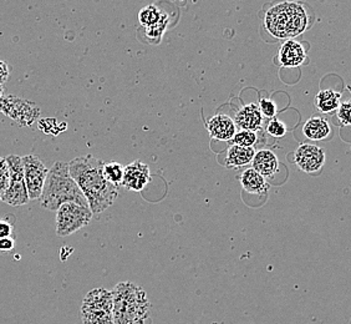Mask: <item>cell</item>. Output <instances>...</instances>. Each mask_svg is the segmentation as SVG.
Listing matches in <instances>:
<instances>
[{
    "label": "cell",
    "mask_w": 351,
    "mask_h": 324,
    "mask_svg": "<svg viewBox=\"0 0 351 324\" xmlns=\"http://www.w3.org/2000/svg\"><path fill=\"white\" fill-rule=\"evenodd\" d=\"M256 155L254 148H242L237 145H230L226 156V167L228 169H238L248 165Z\"/></svg>",
    "instance_id": "obj_19"
},
{
    "label": "cell",
    "mask_w": 351,
    "mask_h": 324,
    "mask_svg": "<svg viewBox=\"0 0 351 324\" xmlns=\"http://www.w3.org/2000/svg\"><path fill=\"white\" fill-rule=\"evenodd\" d=\"M303 135L311 141L326 140L331 135V126L323 117H311L303 126Z\"/></svg>",
    "instance_id": "obj_17"
},
{
    "label": "cell",
    "mask_w": 351,
    "mask_h": 324,
    "mask_svg": "<svg viewBox=\"0 0 351 324\" xmlns=\"http://www.w3.org/2000/svg\"><path fill=\"white\" fill-rule=\"evenodd\" d=\"M306 50L297 40H285L278 51V60L282 68H298L304 64Z\"/></svg>",
    "instance_id": "obj_12"
},
{
    "label": "cell",
    "mask_w": 351,
    "mask_h": 324,
    "mask_svg": "<svg viewBox=\"0 0 351 324\" xmlns=\"http://www.w3.org/2000/svg\"><path fill=\"white\" fill-rule=\"evenodd\" d=\"M257 140V132L241 130L232 137L230 145H237V146H242V148H254Z\"/></svg>",
    "instance_id": "obj_23"
},
{
    "label": "cell",
    "mask_w": 351,
    "mask_h": 324,
    "mask_svg": "<svg viewBox=\"0 0 351 324\" xmlns=\"http://www.w3.org/2000/svg\"><path fill=\"white\" fill-rule=\"evenodd\" d=\"M250 163L252 169L265 180H273L279 172V160L271 150H259Z\"/></svg>",
    "instance_id": "obj_14"
},
{
    "label": "cell",
    "mask_w": 351,
    "mask_h": 324,
    "mask_svg": "<svg viewBox=\"0 0 351 324\" xmlns=\"http://www.w3.org/2000/svg\"><path fill=\"white\" fill-rule=\"evenodd\" d=\"M8 218L0 217V238H7V237H14L13 222L8 221Z\"/></svg>",
    "instance_id": "obj_28"
},
{
    "label": "cell",
    "mask_w": 351,
    "mask_h": 324,
    "mask_svg": "<svg viewBox=\"0 0 351 324\" xmlns=\"http://www.w3.org/2000/svg\"><path fill=\"white\" fill-rule=\"evenodd\" d=\"M239 181L242 187L250 195L263 196L269 189V183H267V180L252 167L244 170L242 175L239 176Z\"/></svg>",
    "instance_id": "obj_16"
},
{
    "label": "cell",
    "mask_w": 351,
    "mask_h": 324,
    "mask_svg": "<svg viewBox=\"0 0 351 324\" xmlns=\"http://www.w3.org/2000/svg\"><path fill=\"white\" fill-rule=\"evenodd\" d=\"M325 151L317 145L302 143L294 154V161L305 174H314L324 167Z\"/></svg>",
    "instance_id": "obj_10"
},
{
    "label": "cell",
    "mask_w": 351,
    "mask_h": 324,
    "mask_svg": "<svg viewBox=\"0 0 351 324\" xmlns=\"http://www.w3.org/2000/svg\"><path fill=\"white\" fill-rule=\"evenodd\" d=\"M350 102H341L338 110H337V116H338L339 122L343 126H350Z\"/></svg>",
    "instance_id": "obj_26"
},
{
    "label": "cell",
    "mask_w": 351,
    "mask_h": 324,
    "mask_svg": "<svg viewBox=\"0 0 351 324\" xmlns=\"http://www.w3.org/2000/svg\"><path fill=\"white\" fill-rule=\"evenodd\" d=\"M0 113L21 126H32L40 116V108L34 102L14 95L0 96Z\"/></svg>",
    "instance_id": "obj_8"
},
{
    "label": "cell",
    "mask_w": 351,
    "mask_h": 324,
    "mask_svg": "<svg viewBox=\"0 0 351 324\" xmlns=\"http://www.w3.org/2000/svg\"><path fill=\"white\" fill-rule=\"evenodd\" d=\"M21 163L29 200H39L49 170L38 156H24L21 157Z\"/></svg>",
    "instance_id": "obj_9"
},
{
    "label": "cell",
    "mask_w": 351,
    "mask_h": 324,
    "mask_svg": "<svg viewBox=\"0 0 351 324\" xmlns=\"http://www.w3.org/2000/svg\"><path fill=\"white\" fill-rule=\"evenodd\" d=\"M39 201L41 206L49 211H56L61 205L69 202L88 207L86 198L69 174L66 162H55L53 167L47 171Z\"/></svg>",
    "instance_id": "obj_3"
},
{
    "label": "cell",
    "mask_w": 351,
    "mask_h": 324,
    "mask_svg": "<svg viewBox=\"0 0 351 324\" xmlns=\"http://www.w3.org/2000/svg\"><path fill=\"white\" fill-rule=\"evenodd\" d=\"M4 95V88H3V85H0V96H3Z\"/></svg>",
    "instance_id": "obj_31"
},
{
    "label": "cell",
    "mask_w": 351,
    "mask_h": 324,
    "mask_svg": "<svg viewBox=\"0 0 351 324\" xmlns=\"http://www.w3.org/2000/svg\"><path fill=\"white\" fill-rule=\"evenodd\" d=\"M258 108H259V111H261V114L264 117H267V119H274L276 115H277L278 113V106L277 104L274 100H271V99H268V97H263V99H261L259 100V105H258Z\"/></svg>",
    "instance_id": "obj_24"
},
{
    "label": "cell",
    "mask_w": 351,
    "mask_h": 324,
    "mask_svg": "<svg viewBox=\"0 0 351 324\" xmlns=\"http://www.w3.org/2000/svg\"><path fill=\"white\" fill-rule=\"evenodd\" d=\"M309 25V16L304 7L295 1L278 3L269 8L264 18V27L271 36L291 40L302 35Z\"/></svg>",
    "instance_id": "obj_4"
},
{
    "label": "cell",
    "mask_w": 351,
    "mask_h": 324,
    "mask_svg": "<svg viewBox=\"0 0 351 324\" xmlns=\"http://www.w3.org/2000/svg\"><path fill=\"white\" fill-rule=\"evenodd\" d=\"M80 317L84 324H114L111 290H90L82 301Z\"/></svg>",
    "instance_id": "obj_5"
},
{
    "label": "cell",
    "mask_w": 351,
    "mask_h": 324,
    "mask_svg": "<svg viewBox=\"0 0 351 324\" xmlns=\"http://www.w3.org/2000/svg\"><path fill=\"white\" fill-rule=\"evenodd\" d=\"M93 212L88 207L77 203H64L56 209V235L66 237L88 226L93 220Z\"/></svg>",
    "instance_id": "obj_6"
},
{
    "label": "cell",
    "mask_w": 351,
    "mask_h": 324,
    "mask_svg": "<svg viewBox=\"0 0 351 324\" xmlns=\"http://www.w3.org/2000/svg\"><path fill=\"white\" fill-rule=\"evenodd\" d=\"M15 247V238L14 237H7V238H0V252H10Z\"/></svg>",
    "instance_id": "obj_29"
},
{
    "label": "cell",
    "mask_w": 351,
    "mask_h": 324,
    "mask_svg": "<svg viewBox=\"0 0 351 324\" xmlns=\"http://www.w3.org/2000/svg\"><path fill=\"white\" fill-rule=\"evenodd\" d=\"M207 130L210 139L218 141H230L237 132L236 125L230 116L217 114L207 121Z\"/></svg>",
    "instance_id": "obj_15"
},
{
    "label": "cell",
    "mask_w": 351,
    "mask_h": 324,
    "mask_svg": "<svg viewBox=\"0 0 351 324\" xmlns=\"http://www.w3.org/2000/svg\"><path fill=\"white\" fill-rule=\"evenodd\" d=\"M267 132H268L269 135L273 136V137L280 139V137L287 135L288 128H287L283 121H280V120H278L277 117H274V119H271V120H269V122H268V125H267Z\"/></svg>",
    "instance_id": "obj_25"
},
{
    "label": "cell",
    "mask_w": 351,
    "mask_h": 324,
    "mask_svg": "<svg viewBox=\"0 0 351 324\" xmlns=\"http://www.w3.org/2000/svg\"><path fill=\"white\" fill-rule=\"evenodd\" d=\"M165 12L160 10L156 5H147L142 8L138 13V21L142 27L147 29L149 27H154L158 21L162 19Z\"/></svg>",
    "instance_id": "obj_20"
},
{
    "label": "cell",
    "mask_w": 351,
    "mask_h": 324,
    "mask_svg": "<svg viewBox=\"0 0 351 324\" xmlns=\"http://www.w3.org/2000/svg\"><path fill=\"white\" fill-rule=\"evenodd\" d=\"M104 175L106 177L108 183L119 186L122 183L123 177V166L119 162H108L104 165Z\"/></svg>",
    "instance_id": "obj_21"
},
{
    "label": "cell",
    "mask_w": 351,
    "mask_h": 324,
    "mask_svg": "<svg viewBox=\"0 0 351 324\" xmlns=\"http://www.w3.org/2000/svg\"><path fill=\"white\" fill-rule=\"evenodd\" d=\"M69 165V174L88 201L93 215H99L112 206L119 196V186L108 183L104 175L105 162L94 156L76 157Z\"/></svg>",
    "instance_id": "obj_1"
},
{
    "label": "cell",
    "mask_w": 351,
    "mask_h": 324,
    "mask_svg": "<svg viewBox=\"0 0 351 324\" xmlns=\"http://www.w3.org/2000/svg\"><path fill=\"white\" fill-rule=\"evenodd\" d=\"M341 104V93L332 89L320 90L314 99V105L322 114H332Z\"/></svg>",
    "instance_id": "obj_18"
},
{
    "label": "cell",
    "mask_w": 351,
    "mask_h": 324,
    "mask_svg": "<svg viewBox=\"0 0 351 324\" xmlns=\"http://www.w3.org/2000/svg\"><path fill=\"white\" fill-rule=\"evenodd\" d=\"M9 75H10L9 65L7 62L0 60V85H3L9 79Z\"/></svg>",
    "instance_id": "obj_30"
},
{
    "label": "cell",
    "mask_w": 351,
    "mask_h": 324,
    "mask_svg": "<svg viewBox=\"0 0 351 324\" xmlns=\"http://www.w3.org/2000/svg\"><path fill=\"white\" fill-rule=\"evenodd\" d=\"M9 183V170H8L5 159L0 157V201L5 192Z\"/></svg>",
    "instance_id": "obj_27"
},
{
    "label": "cell",
    "mask_w": 351,
    "mask_h": 324,
    "mask_svg": "<svg viewBox=\"0 0 351 324\" xmlns=\"http://www.w3.org/2000/svg\"><path fill=\"white\" fill-rule=\"evenodd\" d=\"M263 116L261 114L258 105L248 104L237 111L233 122L236 128L241 130L258 132L263 128Z\"/></svg>",
    "instance_id": "obj_13"
},
{
    "label": "cell",
    "mask_w": 351,
    "mask_h": 324,
    "mask_svg": "<svg viewBox=\"0 0 351 324\" xmlns=\"http://www.w3.org/2000/svg\"><path fill=\"white\" fill-rule=\"evenodd\" d=\"M8 170H9V183L3 195L1 201L14 207L23 206L29 202L27 186L24 180V170L21 163V157L10 155L5 157Z\"/></svg>",
    "instance_id": "obj_7"
},
{
    "label": "cell",
    "mask_w": 351,
    "mask_h": 324,
    "mask_svg": "<svg viewBox=\"0 0 351 324\" xmlns=\"http://www.w3.org/2000/svg\"><path fill=\"white\" fill-rule=\"evenodd\" d=\"M149 181H151L149 167L140 160L131 162L128 166L123 167L121 185L125 189L134 192H140L149 185Z\"/></svg>",
    "instance_id": "obj_11"
},
{
    "label": "cell",
    "mask_w": 351,
    "mask_h": 324,
    "mask_svg": "<svg viewBox=\"0 0 351 324\" xmlns=\"http://www.w3.org/2000/svg\"><path fill=\"white\" fill-rule=\"evenodd\" d=\"M169 23V15L165 13L163 14L162 19L158 21L156 25L145 29V35L147 36V39H149V40H151V43L158 44L160 40L162 39L163 34H165V32H166V29H167Z\"/></svg>",
    "instance_id": "obj_22"
},
{
    "label": "cell",
    "mask_w": 351,
    "mask_h": 324,
    "mask_svg": "<svg viewBox=\"0 0 351 324\" xmlns=\"http://www.w3.org/2000/svg\"><path fill=\"white\" fill-rule=\"evenodd\" d=\"M114 324H151L149 297L145 290L132 282H120L111 290Z\"/></svg>",
    "instance_id": "obj_2"
}]
</instances>
